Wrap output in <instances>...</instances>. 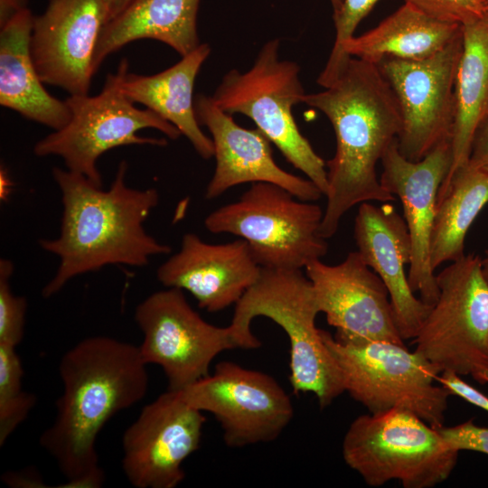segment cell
Segmentation results:
<instances>
[{
    "label": "cell",
    "instance_id": "1",
    "mask_svg": "<svg viewBox=\"0 0 488 488\" xmlns=\"http://www.w3.org/2000/svg\"><path fill=\"white\" fill-rule=\"evenodd\" d=\"M146 365L138 346L108 336L84 338L62 355L63 390L54 421L39 443L55 460L68 487L103 483L98 435L113 416L144 399L149 386Z\"/></svg>",
    "mask_w": 488,
    "mask_h": 488
},
{
    "label": "cell",
    "instance_id": "2",
    "mask_svg": "<svg viewBox=\"0 0 488 488\" xmlns=\"http://www.w3.org/2000/svg\"><path fill=\"white\" fill-rule=\"evenodd\" d=\"M324 89L305 94L304 103L327 117L336 138L335 154L326 163L327 202L320 229L327 239L355 205L395 200L381 185L376 167L398 139L402 118L396 96L375 63L351 57Z\"/></svg>",
    "mask_w": 488,
    "mask_h": 488
},
{
    "label": "cell",
    "instance_id": "3",
    "mask_svg": "<svg viewBox=\"0 0 488 488\" xmlns=\"http://www.w3.org/2000/svg\"><path fill=\"white\" fill-rule=\"evenodd\" d=\"M128 164L121 161L108 190L84 175L59 167L52 176L61 194L60 234L40 246L59 258L54 277L42 288L49 298L73 277L108 265L145 267L152 257L172 249L149 235L144 223L158 205L155 188L137 190L126 182Z\"/></svg>",
    "mask_w": 488,
    "mask_h": 488
},
{
    "label": "cell",
    "instance_id": "4",
    "mask_svg": "<svg viewBox=\"0 0 488 488\" xmlns=\"http://www.w3.org/2000/svg\"><path fill=\"white\" fill-rule=\"evenodd\" d=\"M321 313L313 285L302 269L262 268L257 282L235 305L230 324L239 349L261 346L251 331L258 316L269 318L290 343L289 380L295 393H313L321 408L344 392L338 366L315 325Z\"/></svg>",
    "mask_w": 488,
    "mask_h": 488
},
{
    "label": "cell",
    "instance_id": "5",
    "mask_svg": "<svg viewBox=\"0 0 488 488\" xmlns=\"http://www.w3.org/2000/svg\"><path fill=\"white\" fill-rule=\"evenodd\" d=\"M345 464L371 487L398 480L405 488H432L448 479L459 451L416 414L399 408L355 418L346 430Z\"/></svg>",
    "mask_w": 488,
    "mask_h": 488
},
{
    "label": "cell",
    "instance_id": "6",
    "mask_svg": "<svg viewBox=\"0 0 488 488\" xmlns=\"http://www.w3.org/2000/svg\"><path fill=\"white\" fill-rule=\"evenodd\" d=\"M279 49V39L267 41L251 68L244 72L228 71L211 98L226 113L249 117L325 196L326 163L302 135L293 116V108L304 103L306 94L299 79L300 68L295 61L281 60Z\"/></svg>",
    "mask_w": 488,
    "mask_h": 488
},
{
    "label": "cell",
    "instance_id": "7",
    "mask_svg": "<svg viewBox=\"0 0 488 488\" xmlns=\"http://www.w3.org/2000/svg\"><path fill=\"white\" fill-rule=\"evenodd\" d=\"M323 216L314 202L274 183H254L238 201L211 212L204 226L245 240L262 268L302 269L327 253L320 233Z\"/></svg>",
    "mask_w": 488,
    "mask_h": 488
},
{
    "label": "cell",
    "instance_id": "8",
    "mask_svg": "<svg viewBox=\"0 0 488 488\" xmlns=\"http://www.w3.org/2000/svg\"><path fill=\"white\" fill-rule=\"evenodd\" d=\"M321 335L338 366L344 391L369 413L405 409L436 428L444 426L452 395L436 383L439 371L420 353L390 341L349 344L324 330Z\"/></svg>",
    "mask_w": 488,
    "mask_h": 488
},
{
    "label": "cell",
    "instance_id": "9",
    "mask_svg": "<svg viewBox=\"0 0 488 488\" xmlns=\"http://www.w3.org/2000/svg\"><path fill=\"white\" fill-rule=\"evenodd\" d=\"M65 102L70 121L39 140L33 153L39 157H61L68 170L98 186H102L98 160L107 151L130 145H167L165 138L141 136L138 131L156 129L172 140L182 136L158 114L136 107L121 90L117 71L108 74L99 94L69 95Z\"/></svg>",
    "mask_w": 488,
    "mask_h": 488
},
{
    "label": "cell",
    "instance_id": "10",
    "mask_svg": "<svg viewBox=\"0 0 488 488\" xmlns=\"http://www.w3.org/2000/svg\"><path fill=\"white\" fill-rule=\"evenodd\" d=\"M438 297L413 339L441 373L472 378L488 369V282L479 255L467 254L436 275Z\"/></svg>",
    "mask_w": 488,
    "mask_h": 488
},
{
    "label": "cell",
    "instance_id": "11",
    "mask_svg": "<svg viewBox=\"0 0 488 488\" xmlns=\"http://www.w3.org/2000/svg\"><path fill=\"white\" fill-rule=\"evenodd\" d=\"M134 318L144 335L138 346L141 356L146 364L162 368L170 390H181L209 375L221 352L239 349L230 325L206 322L178 288L148 296L136 306Z\"/></svg>",
    "mask_w": 488,
    "mask_h": 488
},
{
    "label": "cell",
    "instance_id": "12",
    "mask_svg": "<svg viewBox=\"0 0 488 488\" xmlns=\"http://www.w3.org/2000/svg\"><path fill=\"white\" fill-rule=\"evenodd\" d=\"M178 391L190 406L216 418L230 448L273 442L294 416L290 397L276 379L230 361Z\"/></svg>",
    "mask_w": 488,
    "mask_h": 488
},
{
    "label": "cell",
    "instance_id": "13",
    "mask_svg": "<svg viewBox=\"0 0 488 488\" xmlns=\"http://www.w3.org/2000/svg\"><path fill=\"white\" fill-rule=\"evenodd\" d=\"M463 50L462 33L436 54L422 60L383 58L377 65L392 89L401 113L398 146L418 162L452 140L455 85Z\"/></svg>",
    "mask_w": 488,
    "mask_h": 488
},
{
    "label": "cell",
    "instance_id": "14",
    "mask_svg": "<svg viewBox=\"0 0 488 488\" xmlns=\"http://www.w3.org/2000/svg\"><path fill=\"white\" fill-rule=\"evenodd\" d=\"M205 417L178 390L167 389L145 405L126 429L122 468L136 488H174L185 477L182 467L199 449Z\"/></svg>",
    "mask_w": 488,
    "mask_h": 488
},
{
    "label": "cell",
    "instance_id": "15",
    "mask_svg": "<svg viewBox=\"0 0 488 488\" xmlns=\"http://www.w3.org/2000/svg\"><path fill=\"white\" fill-rule=\"evenodd\" d=\"M112 15L108 0H49L34 15L30 52L44 84L89 94L100 33Z\"/></svg>",
    "mask_w": 488,
    "mask_h": 488
},
{
    "label": "cell",
    "instance_id": "16",
    "mask_svg": "<svg viewBox=\"0 0 488 488\" xmlns=\"http://www.w3.org/2000/svg\"><path fill=\"white\" fill-rule=\"evenodd\" d=\"M320 312L335 328L334 339L360 344L371 341L404 343L394 320L388 289L358 251L339 264L316 259L305 267Z\"/></svg>",
    "mask_w": 488,
    "mask_h": 488
},
{
    "label": "cell",
    "instance_id": "17",
    "mask_svg": "<svg viewBox=\"0 0 488 488\" xmlns=\"http://www.w3.org/2000/svg\"><path fill=\"white\" fill-rule=\"evenodd\" d=\"M380 181L402 203L410 240L411 258L408 279L422 301L434 305L438 297L435 270L430 264V239L439 188L453 162L452 140L436 146L418 162L404 157L398 139L385 151Z\"/></svg>",
    "mask_w": 488,
    "mask_h": 488
},
{
    "label": "cell",
    "instance_id": "18",
    "mask_svg": "<svg viewBox=\"0 0 488 488\" xmlns=\"http://www.w3.org/2000/svg\"><path fill=\"white\" fill-rule=\"evenodd\" d=\"M194 108L198 122L211 134L216 162L205 191L207 200L246 183H274L306 202H315L324 195L308 178L279 167L274 160L268 138L258 128L248 129L237 124L232 115L221 109L211 96L198 95L194 99Z\"/></svg>",
    "mask_w": 488,
    "mask_h": 488
},
{
    "label": "cell",
    "instance_id": "19",
    "mask_svg": "<svg viewBox=\"0 0 488 488\" xmlns=\"http://www.w3.org/2000/svg\"><path fill=\"white\" fill-rule=\"evenodd\" d=\"M261 270L242 239L212 244L186 233L180 250L157 268L156 277L165 287L186 290L199 307L216 313L235 305Z\"/></svg>",
    "mask_w": 488,
    "mask_h": 488
},
{
    "label": "cell",
    "instance_id": "20",
    "mask_svg": "<svg viewBox=\"0 0 488 488\" xmlns=\"http://www.w3.org/2000/svg\"><path fill=\"white\" fill-rule=\"evenodd\" d=\"M353 236L357 251L388 289L399 335L404 342L414 339L432 305L415 296L405 272L410 263L411 240L404 218L391 204L362 202Z\"/></svg>",
    "mask_w": 488,
    "mask_h": 488
},
{
    "label": "cell",
    "instance_id": "21",
    "mask_svg": "<svg viewBox=\"0 0 488 488\" xmlns=\"http://www.w3.org/2000/svg\"><path fill=\"white\" fill-rule=\"evenodd\" d=\"M210 53V45L201 43L173 66L153 75L129 72L127 59L120 61L117 70L125 96L174 126L203 159L213 157V144L198 122L193 89L196 77Z\"/></svg>",
    "mask_w": 488,
    "mask_h": 488
},
{
    "label": "cell",
    "instance_id": "22",
    "mask_svg": "<svg viewBox=\"0 0 488 488\" xmlns=\"http://www.w3.org/2000/svg\"><path fill=\"white\" fill-rule=\"evenodd\" d=\"M201 0H130L103 27L92 70L125 45L143 39L165 43L181 57L200 44L197 14Z\"/></svg>",
    "mask_w": 488,
    "mask_h": 488
},
{
    "label": "cell",
    "instance_id": "23",
    "mask_svg": "<svg viewBox=\"0 0 488 488\" xmlns=\"http://www.w3.org/2000/svg\"><path fill=\"white\" fill-rule=\"evenodd\" d=\"M34 15L29 8L0 27V105L58 130L70 119L65 102L43 87L30 52Z\"/></svg>",
    "mask_w": 488,
    "mask_h": 488
},
{
    "label": "cell",
    "instance_id": "24",
    "mask_svg": "<svg viewBox=\"0 0 488 488\" xmlns=\"http://www.w3.org/2000/svg\"><path fill=\"white\" fill-rule=\"evenodd\" d=\"M461 33V24L434 19L405 2L375 28L346 41L343 52L375 64L385 57L422 60L441 51Z\"/></svg>",
    "mask_w": 488,
    "mask_h": 488
},
{
    "label": "cell",
    "instance_id": "25",
    "mask_svg": "<svg viewBox=\"0 0 488 488\" xmlns=\"http://www.w3.org/2000/svg\"><path fill=\"white\" fill-rule=\"evenodd\" d=\"M462 34L463 50L455 85L453 162L442 183L468 163L474 132L488 111V14L462 25Z\"/></svg>",
    "mask_w": 488,
    "mask_h": 488
},
{
    "label": "cell",
    "instance_id": "26",
    "mask_svg": "<svg viewBox=\"0 0 488 488\" xmlns=\"http://www.w3.org/2000/svg\"><path fill=\"white\" fill-rule=\"evenodd\" d=\"M488 203V172L470 163L458 167L439 188L430 239L434 270L465 254V239Z\"/></svg>",
    "mask_w": 488,
    "mask_h": 488
},
{
    "label": "cell",
    "instance_id": "27",
    "mask_svg": "<svg viewBox=\"0 0 488 488\" xmlns=\"http://www.w3.org/2000/svg\"><path fill=\"white\" fill-rule=\"evenodd\" d=\"M14 346L0 343V446L28 417L36 397L22 389L23 370Z\"/></svg>",
    "mask_w": 488,
    "mask_h": 488
},
{
    "label": "cell",
    "instance_id": "28",
    "mask_svg": "<svg viewBox=\"0 0 488 488\" xmlns=\"http://www.w3.org/2000/svg\"><path fill=\"white\" fill-rule=\"evenodd\" d=\"M379 0H342L333 11L335 39L327 62L320 73L317 83L328 87L340 74L352 56L343 52V43L353 37L361 21L371 11Z\"/></svg>",
    "mask_w": 488,
    "mask_h": 488
},
{
    "label": "cell",
    "instance_id": "29",
    "mask_svg": "<svg viewBox=\"0 0 488 488\" xmlns=\"http://www.w3.org/2000/svg\"><path fill=\"white\" fill-rule=\"evenodd\" d=\"M14 264L0 259V343L16 347L23 337L27 301L13 293L10 279Z\"/></svg>",
    "mask_w": 488,
    "mask_h": 488
},
{
    "label": "cell",
    "instance_id": "30",
    "mask_svg": "<svg viewBox=\"0 0 488 488\" xmlns=\"http://www.w3.org/2000/svg\"><path fill=\"white\" fill-rule=\"evenodd\" d=\"M438 21L461 25L488 14L487 0H404Z\"/></svg>",
    "mask_w": 488,
    "mask_h": 488
},
{
    "label": "cell",
    "instance_id": "31",
    "mask_svg": "<svg viewBox=\"0 0 488 488\" xmlns=\"http://www.w3.org/2000/svg\"><path fill=\"white\" fill-rule=\"evenodd\" d=\"M439 433L457 451L467 450L488 455V427L476 425L473 419L452 427H441Z\"/></svg>",
    "mask_w": 488,
    "mask_h": 488
},
{
    "label": "cell",
    "instance_id": "32",
    "mask_svg": "<svg viewBox=\"0 0 488 488\" xmlns=\"http://www.w3.org/2000/svg\"><path fill=\"white\" fill-rule=\"evenodd\" d=\"M437 382L446 388L451 395L457 396L466 402L488 412V396L467 383L462 376L449 371H442Z\"/></svg>",
    "mask_w": 488,
    "mask_h": 488
},
{
    "label": "cell",
    "instance_id": "33",
    "mask_svg": "<svg viewBox=\"0 0 488 488\" xmlns=\"http://www.w3.org/2000/svg\"><path fill=\"white\" fill-rule=\"evenodd\" d=\"M468 163L488 172V111L474 132Z\"/></svg>",
    "mask_w": 488,
    "mask_h": 488
},
{
    "label": "cell",
    "instance_id": "34",
    "mask_svg": "<svg viewBox=\"0 0 488 488\" xmlns=\"http://www.w3.org/2000/svg\"><path fill=\"white\" fill-rule=\"evenodd\" d=\"M28 0H0V27L27 7Z\"/></svg>",
    "mask_w": 488,
    "mask_h": 488
},
{
    "label": "cell",
    "instance_id": "35",
    "mask_svg": "<svg viewBox=\"0 0 488 488\" xmlns=\"http://www.w3.org/2000/svg\"><path fill=\"white\" fill-rule=\"evenodd\" d=\"M108 2L111 8V13H112L111 18H112L120 9L123 0H108Z\"/></svg>",
    "mask_w": 488,
    "mask_h": 488
},
{
    "label": "cell",
    "instance_id": "36",
    "mask_svg": "<svg viewBox=\"0 0 488 488\" xmlns=\"http://www.w3.org/2000/svg\"><path fill=\"white\" fill-rule=\"evenodd\" d=\"M481 258H482L483 273L488 282V249L484 251V256Z\"/></svg>",
    "mask_w": 488,
    "mask_h": 488
},
{
    "label": "cell",
    "instance_id": "37",
    "mask_svg": "<svg viewBox=\"0 0 488 488\" xmlns=\"http://www.w3.org/2000/svg\"><path fill=\"white\" fill-rule=\"evenodd\" d=\"M474 380L480 384H487L488 383V369L478 373Z\"/></svg>",
    "mask_w": 488,
    "mask_h": 488
},
{
    "label": "cell",
    "instance_id": "38",
    "mask_svg": "<svg viewBox=\"0 0 488 488\" xmlns=\"http://www.w3.org/2000/svg\"><path fill=\"white\" fill-rule=\"evenodd\" d=\"M332 6L333 8V11H335L341 5L342 0H330Z\"/></svg>",
    "mask_w": 488,
    "mask_h": 488
},
{
    "label": "cell",
    "instance_id": "39",
    "mask_svg": "<svg viewBox=\"0 0 488 488\" xmlns=\"http://www.w3.org/2000/svg\"><path fill=\"white\" fill-rule=\"evenodd\" d=\"M129 1H130V0H123V3H122L121 7L124 6V5H125L127 2H129ZM121 7H120V8H121ZM118 11H119V10H118Z\"/></svg>",
    "mask_w": 488,
    "mask_h": 488
},
{
    "label": "cell",
    "instance_id": "40",
    "mask_svg": "<svg viewBox=\"0 0 488 488\" xmlns=\"http://www.w3.org/2000/svg\"><path fill=\"white\" fill-rule=\"evenodd\" d=\"M488 1V0H487Z\"/></svg>",
    "mask_w": 488,
    "mask_h": 488
}]
</instances>
